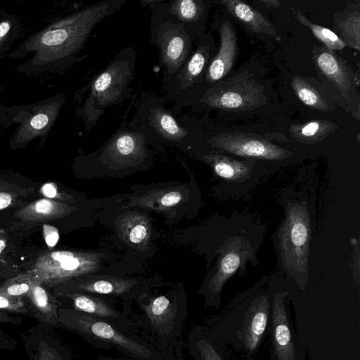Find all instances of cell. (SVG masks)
<instances>
[{
    "label": "cell",
    "mask_w": 360,
    "mask_h": 360,
    "mask_svg": "<svg viewBox=\"0 0 360 360\" xmlns=\"http://www.w3.org/2000/svg\"><path fill=\"white\" fill-rule=\"evenodd\" d=\"M134 332L164 356L183 359L184 326L188 312L186 301L177 293L150 296L148 293L124 303L122 309Z\"/></svg>",
    "instance_id": "obj_1"
},
{
    "label": "cell",
    "mask_w": 360,
    "mask_h": 360,
    "mask_svg": "<svg viewBox=\"0 0 360 360\" xmlns=\"http://www.w3.org/2000/svg\"><path fill=\"white\" fill-rule=\"evenodd\" d=\"M124 1H103L50 25L27 40L25 50L34 52V64L60 61L82 49L94 27L119 9Z\"/></svg>",
    "instance_id": "obj_2"
},
{
    "label": "cell",
    "mask_w": 360,
    "mask_h": 360,
    "mask_svg": "<svg viewBox=\"0 0 360 360\" xmlns=\"http://www.w3.org/2000/svg\"><path fill=\"white\" fill-rule=\"evenodd\" d=\"M58 314L60 328L74 332L98 349H115L134 360H164L166 357L135 333L110 320L65 307L59 309Z\"/></svg>",
    "instance_id": "obj_3"
},
{
    "label": "cell",
    "mask_w": 360,
    "mask_h": 360,
    "mask_svg": "<svg viewBox=\"0 0 360 360\" xmlns=\"http://www.w3.org/2000/svg\"><path fill=\"white\" fill-rule=\"evenodd\" d=\"M311 227L305 202L288 205L279 232L283 267L300 286L308 280V257Z\"/></svg>",
    "instance_id": "obj_4"
},
{
    "label": "cell",
    "mask_w": 360,
    "mask_h": 360,
    "mask_svg": "<svg viewBox=\"0 0 360 360\" xmlns=\"http://www.w3.org/2000/svg\"><path fill=\"white\" fill-rule=\"evenodd\" d=\"M103 256L98 252H48L39 256L33 266L20 276L32 284L54 288L96 271L100 268Z\"/></svg>",
    "instance_id": "obj_5"
},
{
    "label": "cell",
    "mask_w": 360,
    "mask_h": 360,
    "mask_svg": "<svg viewBox=\"0 0 360 360\" xmlns=\"http://www.w3.org/2000/svg\"><path fill=\"white\" fill-rule=\"evenodd\" d=\"M200 101L212 108L238 112L260 107L266 103L267 98L264 86L245 70L219 81Z\"/></svg>",
    "instance_id": "obj_6"
},
{
    "label": "cell",
    "mask_w": 360,
    "mask_h": 360,
    "mask_svg": "<svg viewBox=\"0 0 360 360\" xmlns=\"http://www.w3.org/2000/svg\"><path fill=\"white\" fill-rule=\"evenodd\" d=\"M131 77V63L120 59L111 63L94 79L85 104L88 124H94L106 108L121 101Z\"/></svg>",
    "instance_id": "obj_7"
},
{
    "label": "cell",
    "mask_w": 360,
    "mask_h": 360,
    "mask_svg": "<svg viewBox=\"0 0 360 360\" xmlns=\"http://www.w3.org/2000/svg\"><path fill=\"white\" fill-rule=\"evenodd\" d=\"M273 134L230 131L217 134L207 143L214 148L238 156L269 160L286 159L292 153L274 144L271 141Z\"/></svg>",
    "instance_id": "obj_8"
},
{
    "label": "cell",
    "mask_w": 360,
    "mask_h": 360,
    "mask_svg": "<svg viewBox=\"0 0 360 360\" xmlns=\"http://www.w3.org/2000/svg\"><path fill=\"white\" fill-rule=\"evenodd\" d=\"M253 250L242 237L229 238L223 245L213 274L201 290L205 307L220 306V292L226 281L252 256Z\"/></svg>",
    "instance_id": "obj_9"
},
{
    "label": "cell",
    "mask_w": 360,
    "mask_h": 360,
    "mask_svg": "<svg viewBox=\"0 0 360 360\" xmlns=\"http://www.w3.org/2000/svg\"><path fill=\"white\" fill-rule=\"evenodd\" d=\"M271 302L266 295H261L252 300L245 310L236 314L237 323L233 330L235 343L242 345L248 354L253 353L265 332L270 314Z\"/></svg>",
    "instance_id": "obj_10"
},
{
    "label": "cell",
    "mask_w": 360,
    "mask_h": 360,
    "mask_svg": "<svg viewBox=\"0 0 360 360\" xmlns=\"http://www.w3.org/2000/svg\"><path fill=\"white\" fill-rule=\"evenodd\" d=\"M286 292H274L271 296V320L274 360H304L290 326L285 304Z\"/></svg>",
    "instance_id": "obj_11"
},
{
    "label": "cell",
    "mask_w": 360,
    "mask_h": 360,
    "mask_svg": "<svg viewBox=\"0 0 360 360\" xmlns=\"http://www.w3.org/2000/svg\"><path fill=\"white\" fill-rule=\"evenodd\" d=\"M20 337L30 360H73L71 352L52 328L37 322Z\"/></svg>",
    "instance_id": "obj_12"
},
{
    "label": "cell",
    "mask_w": 360,
    "mask_h": 360,
    "mask_svg": "<svg viewBox=\"0 0 360 360\" xmlns=\"http://www.w3.org/2000/svg\"><path fill=\"white\" fill-rule=\"evenodd\" d=\"M146 155L144 136L128 131L115 135L103 153L105 161L116 169L137 165Z\"/></svg>",
    "instance_id": "obj_13"
},
{
    "label": "cell",
    "mask_w": 360,
    "mask_h": 360,
    "mask_svg": "<svg viewBox=\"0 0 360 360\" xmlns=\"http://www.w3.org/2000/svg\"><path fill=\"white\" fill-rule=\"evenodd\" d=\"M56 295L60 300L68 301L69 304L63 307L110 320L134 332L132 323L127 315L122 309L116 308L114 302H110L99 296L84 292H63Z\"/></svg>",
    "instance_id": "obj_14"
},
{
    "label": "cell",
    "mask_w": 360,
    "mask_h": 360,
    "mask_svg": "<svg viewBox=\"0 0 360 360\" xmlns=\"http://www.w3.org/2000/svg\"><path fill=\"white\" fill-rule=\"evenodd\" d=\"M311 53L316 67L347 101H351L353 83L351 70L347 63L333 51L324 46H315Z\"/></svg>",
    "instance_id": "obj_15"
},
{
    "label": "cell",
    "mask_w": 360,
    "mask_h": 360,
    "mask_svg": "<svg viewBox=\"0 0 360 360\" xmlns=\"http://www.w3.org/2000/svg\"><path fill=\"white\" fill-rule=\"evenodd\" d=\"M138 284L139 282L132 278L116 276H98L79 281L56 294L84 292L92 295H103L124 298L126 300L125 302H129L132 301L133 298H135L134 293L136 290V287Z\"/></svg>",
    "instance_id": "obj_16"
},
{
    "label": "cell",
    "mask_w": 360,
    "mask_h": 360,
    "mask_svg": "<svg viewBox=\"0 0 360 360\" xmlns=\"http://www.w3.org/2000/svg\"><path fill=\"white\" fill-rule=\"evenodd\" d=\"M183 28L180 25L165 24L158 32L162 60L170 74L180 68L189 52V38Z\"/></svg>",
    "instance_id": "obj_17"
},
{
    "label": "cell",
    "mask_w": 360,
    "mask_h": 360,
    "mask_svg": "<svg viewBox=\"0 0 360 360\" xmlns=\"http://www.w3.org/2000/svg\"><path fill=\"white\" fill-rule=\"evenodd\" d=\"M115 226L119 238L125 245L139 251L148 249L152 226L147 215L127 210L119 215Z\"/></svg>",
    "instance_id": "obj_18"
},
{
    "label": "cell",
    "mask_w": 360,
    "mask_h": 360,
    "mask_svg": "<svg viewBox=\"0 0 360 360\" xmlns=\"http://www.w3.org/2000/svg\"><path fill=\"white\" fill-rule=\"evenodd\" d=\"M219 32L220 48L205 75V80L209 83L221 80L231 71L238 53V36L234 27L230 22H224Z\"/></svg>",
    "instance_id": "obj_19"
},
{
    "label": "cell",
    "mask_w": 360,
    "mask_h": 360,
    "mask_svg": "<svg viewBox=\"0 0 360 360\" xmlns=\"http://www.w3.org/2000/svg\"><path fill=\"white\" fill-rule=\"evenodd\" d=\"M46 287L33 283L30 291L22 299L33 315V319L48 327L60 328L58 310L63 304Z\"/></svg>",
    "instance_id": "obj_20"
},
{
    "label": "cell",
    "mask_w": 360,
    "mask_h": 360,
    "mask_svg": "<svg viewBox=\"0 0 360 360\" xmlns=\"http://www.w3.org/2000/svg\"><path fill=\"white\" fill-rule=\"evenodd\" d=\"M228 11L247 29L258 34H265L276 38L281 37L276 28L259 11L239 0H222Z\"/></svg>",
    "instance_id": "obj_21"
},
{
    "label": "cell",
    "mask_w": 360,
    "mask_h": 360,
    "mask_svg": "<svg viewBox=\"0 0 360 360\" xmlns=\"http://www.w3.org/2000/svg\"><path fill=\"white\" fill-rule=\"evenodd\" d=\"M186 195V190L182 186L154 189L142 195L132 198L129 206L167 212L179 205L185 200Z\"/></svg>",
    "instance_id": "obj_22"
},
{
    "label": "cell",
    "mask_w": 360,
    "mask_h": 360,
    "mask_svg": "<svg viewBox=\"0 0 360 360\" xmlns=\"http://www.w3.org/2000/svg\"><path fill=\"white\" fill-rule=\"evenodd\" d=\"M76 209L65 202L44 198L19 210L15 216L26 221H42L66 217Z\"/></svg>",
    "instance_id": "obj_23"
},
{
    "label": "cell",
    "mask_w": 360,
    "mask_h": 360,
    "mask_svg": "<svg viewBox=\"0 0 360 360\" xmlns=\"http://www.w3.org/2000/svg\"><path fill=\"white\" fill-rule=\"evenodd\" d=\"M205 161L221 178L231 181H243L247 179L252 172V161H239L218 153H211L205 155Z\"/></svg>",
    "instance_id": "obj_24"
},
{
    "label": "cell",
    "mask_w": 360,
    "mask_h": 360,
    "mask_svg": "<svg viewBox=\"0 0 360 360\" xmlns=\"http://www.w3.org/2000/svg\"><path fill=\"white\" fill-rule=\"evenodd\" d=\"M338 125L327 120H312L302 124H292L290 136L304 144H314L323 141L338 129Z\"/></svg>",
    "instance_id": "obj_25"
},
{
    "label": "cell",
    "mask_w": 360,
    "mask_h": 360,
    "mask_svg": "<svg viewBox=\"0 0 360 360\" xmlns=\"http://www.w3.org/2000/svg\"><path fill=\"white\" fill-rule=\"evenodd\" d=\"M60 108V105L56 102L43 106L20 128L17 134L16 141L18 143H27L37 136L45 133L55 121Z\"/></svg>",
    "instance_id": "obj_26"
},
{
    "label": "cell",
    "mask_w": 360,
    "mask_h": 360,
    "mask_svg": "<svg viewBox=\"0 0 360 360\" xmlns=\"http://www.w3.org/2000/svg\"><path fill=\"white\" fill-rule=\"evenodd\" d=\"M188 346L193 360H224L216 342L200 326H194L189 332Z\"/></svg>",
    "instance_id": "obj_27"
},
{
    "label": "cell",
    "mask_w": 360,
    "mask_h": 360,
    "mask_svg": "<svg viewBox=\"0 0 360 360\" xmlns=\"http://www.w3.org/2000/svg\"><path fill=\"white\" fill-rule=\"evenodd\" d=\"M334 29L338 37L349 46L360 51V13L359 10H346L334 15Z\"/></svg>",
    "instance_id": "obj_28"
},
{
    "label": "cell",
    "mask_w": 360,
    "mask_h": 360,
    "mask_svg": "<svg viewBox=\"0 0 360 360\" xmlns=\"http://www.w3.org/2000/svg\"><path fill=\"white\" fill-rule=\"evenodd\" d=\"M149 120L153 129L167 140L181 141L188 134L168 112L160 108L151 110Z\"/></svg>",
    "instance_id": "obj_29"
},
{
    "label": "cell",
    "mask_w": 360,
    "mask_h": 360,
    "mask_svg": "<svg viewBox=\"0 0 360 360\" xmlns=\"http://www.w3.org/2000/svg\"><path fill=\"white\" fill-rule=\"evenodd\" d=\"M291 86L298 99L306 106L323 112L333 110L323 96L302 77L294 76Z\"/></svg>",
    "instance_id": "obj_30"
},
{
    "label": "cell",
    "mask_w": 360,
    "mask_h": 360,
    "mask_svg": "<svg viewBox=\"0 0 360 360\" xmlns=\"http://www.w3.org/2000/svg\"><path fill=\"white\" fill-rule=\"evenodd\" d=\"M295 19L303 26L309 28L314 37L331 51H340L346 47L338 34L327 27L316 25L309 20L300 10L291 8Z\"/></svg>",
    "instance_id": "obj_31"
},
{
    "label": "cell",
    "mask_w": 360,
    "mask_h": 360,
    "mask_svg": "<svg viewBox=\"0 0 360 360\" xmlns=\"http://www.w3.org/2000/svg\"><path fill=\"white\" fill-rule=\"evenodd\" d=\"M24 316L33 318L24 300L11 298L0 292V323L18 325Z\"/></svg>",
    "instance_id": "obj_32"
},
{
    "label": "cell",
    "mask_w": 360,
    "mask_h": 360,
    "mask_svg": "<svg viewBox=\"0 0 360 360\" xmlns=\"http://www.w3.org/2000/svg\"><path fill=\"white\" fill-rule=\"evenodd\" d=\"M209 56V46H200L198 48L179 75V80L184 89L191 86L198 81Z\"/></svg>",
    "instance_id": "obj_33"
},
{
    "label": "cell",
    "mask_w": 360,
    "mask_h": 360,
    "mask_svg": "<svg viewBox=\"0 0 360 360\" xmlns=\"http://www.w3.org/2000/svg\"><path fill=\"white\" fill-rule=\"evenodd\" d=\"M169 11L182 21H196L203 12V5L198 1L177 0L172 3Z\"/></svg>",
    "instance_id": "obj_34"
},
{
    "label": "cell",
    "mask_w": 360,
    "mask_h": 360,
    "mask_svg": "<svg viewBox=\"0 0 360 360\" xmlns=\"http://www.w3.org/2000/svg\"><path fill=\"white\" fill-rule=\"evenodd\" d=\"M32 283L20 275L0 285V292L15 299H23L30 291Z\"/></svg>",
    "instance_id": "obj_35"
},
{
    "label": "cell",
    "mask_w": 360,
    "mask_h": 360,
    "mask_svg": "<svg viewBox=\"0 0 360 360\" xmlns=\"http://www.w3.org/2000/svg\"><path fill=\"white\" fill-rule=\"evenodd\" d=\"M43 233L46 245L50 248L54 247L59 240L58 229L53 226L44 224Z\"/></svg>",
    "instance_id": "obj_36"
},
{
    "label": "cell",
    "mask_w": 360,
    "mask_h": 360,
    "mask_svg": "<svg viewBox=\"0 0 360 360\" xmlns=\"http://www.w3.org/2000/svg\"><path fill=\"white\" fill-rule=\"evenodd\" d=\"M18 345L17 341L0 328V349L13 351Z\"/></svg>",
    "instance_id": "obj_37"
},
{
    "label": "cell",
    "mask_w": 360,
    "mask_h": 360,
    "mask_svg": "<svg viewBox=\"0 0 360 360\" xmlns=\"http://www.w3.org/2000/svg\"><path fill=\"white\" fill-rule=\"evenodd\" d=\"M43 195L48 198H60L56 186L53 183L45 184L41 188Z\"/></svg>",
    "instance_id": "obj_38"
},
{
    "label": "cell",
    "mask_w": 360,
    "mask_h": 360,
    "mask_svg": "<svg viewBox=\"0 0 360 360\" xmlns=\"http://www.w3.org/2000/svg\"><path fill=\"white\" fill-rule=\"evenodd\" d=\"M11 29V22L8 20L0 22V46L5 41Z\"/></svg>",
    "instance_id": "obj_39"
},
{
    "label": "cell",
    "mask_w": 360,
    "mask_h": 360,
    "mask_svg": "<svg viewBox=\"0 0 360 360\" xmlns=\"http://www.w3.org/2000/svg\"><path fill=\"white\" fill-rule=\"evenodd\" d=\"M13 200V197L8 193H0V210L8 207Z\"/></svg>",
    "instance_id": "obj_40"
},
{
    "label": "cell",
    "mask_w": 360,
    "mask_h": 360,
    "mask_svg": "<svg viewBox=\"0 0 360 360\" xmlns=\"http://www.w3.org/2000/svg\"><path fill=\"white\" fill-rule=\"evenodd\" d=\"M259 2L270 8H276L281 5L280 1L278 0H259Z\"/></svg>",
    "instance_id": "obj_41"
},
{
    "label": "cell",
    "mask_w": 360,
    "mask_h": 360,
    "mask_svg": "<svg viewBox=\"0 0 360 360\" xmlns=\"http://www.w3.org/2000/svg\"><path fill=\"white\" fill-rule=\"evenodd\" d=\"M98 360H134L129 358H114L110 356H101Z\"/></svg>",
    "instance_id": "obj_42"
},
{
    "label": "cell",
    "mask_w": 360,
    "mask_h": 360,
    "mask_svg": "<svg viewBox=\"0 0 360 360\" xmlns=\"http://www.w3.org/2000/svg\"><path fill=\"white\" fill-rule=\"evenodd\" d=\"M6 246V241L0 239V254L2 252V251L4 250V248Z\"/></svg>",
    "instance_id": "obj_43"
},
{
    "label": "cell",
    "mask_w": 360,
    "mask_h": 360,
    "mask_svg": "<svg viewBox=\"0 0 360 360\" xmlns=\"http://www.w3.org/2000/svg\"><path fill=\"white\" fill-rule=\"evenodd\" d=\"M164 360H184V359H179L174 356H167L165 358Z\"/></svg>",
    "instance_id": "obj_44"
},
{
    "label": "cell",
    "mask_w": 360,
    "mask_h": 360,
    "mask_svg": "<svg viewBox=\"0 0 360 360\" xmlns=\"http://www.w3.org/2000/svg\"><path fill=\"white\" fill-rule=\"evenodd\" d=\"M0 276H1V273H0Z\"/></svg>",
    "instance_id": "obj_45"
}]
</instances>
